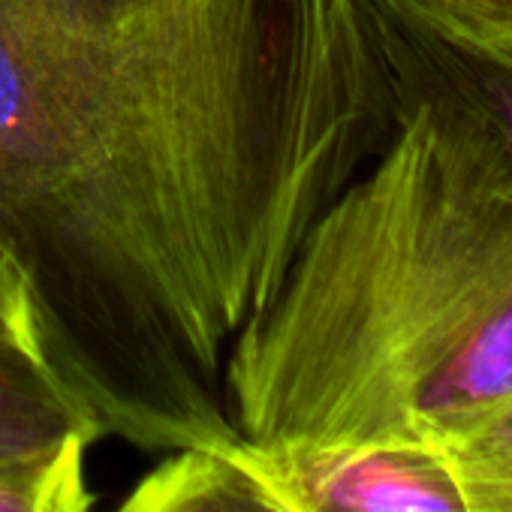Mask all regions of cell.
<instances>
[{
  "mask_svg": "<svg viewBox=\"0 0 512 512\" xmlns=\"http://www.w3.org/2000/svg\"><path fill=\"white\" fill-rule=\"evenodd\" d=\"M395 115L380 0H0V253L100 437L244 446L229 350Z\"/></svg>",
  "mask_w": 512,
  "mask_h": 512,
  "instance_id": "cell-1",
  "label": "cell"
},
{
  "mask_svg": "<svg viewBox=\"0 0 512 512\" xmlns=\"http://www.w3.org/2000/svg\"><path fill=\"white\" fill-rule=\"evenodd\" d=\"M395 91L389 142L229 350V419L256 455L440 446L512 398V157L455 106Z\"/></svg>",
  "mask_w": 512,
  "mask_h": 512,
  "instance_id": "cell-2",
  "label": "cell"
},
{
  "mask_svg": "<svg viewBox=\"0 0 512 512\" xmlns=\"http://www.w3.org/2000/svg\"><path fill=\"white\" fill-rule=\"evenodd\" d=\"M250 464L293 512H470L464 488L434 443L383 440Z\"/></svg>",
  "mask_w": 512,
  "mask_h": 512,
  "instance_id": "cell-3",
  "label": "cell"
},
{
  "mask_svg": "<svg viewBox=\"0 0 512 512\" xmlns=\"http://www.w3.org/2000/svg\"><path fill=\"white\" fill-rule=\"evenodd\" d=\"M395 79L455 106L512 157V52L449 28L425 0H380Z\"/></svg>",
  "mask_w": 512,
  "mask_h": 512,
  "instance_id": "cell-4",
  "label": "cell"
},
{
  "mask_svg": "<svg viewBox=\"0 0 512 512\" xmlns=\"http://www.w3.org/2000/svg\"><path fill=\"white\" fill-rule=\"evenodd\" d=\"M112 512H293L238 449L169 452Z\"/></svg>",
  "mask_w": 512,
  "mask_h": 512,
  "instance_id": "cell-5",
  "label": "cell"
},
{
  "mask_svg": "<svg viewBox=\"0 0 512 512\" xmlns=\"http://www.w3.org/2000/svg\"><path fill=\"white\" fill-rule=\"evenodd\" d=\"M70 440H100L88 413L37 350L0 344V467L43 458Z\"/></svg>",
  "mask_w": 512,
  "mask_h": 512,
  "instance_id": "cell-6",
  "label": "cell"
},
{
  "mask_svg": "<svg viewBox=\"0 0 512 512\" xmlns=\"http://www.w3.org/2000/svg\"><path fill=\"white\" fill-rule=\"evenodd\" d=\"M470 512H512V398L440 443Z\"/></svg>",
  "mask_w": 512,
  "mask_h": 512,
  "instance_id": "cell-7",
  "label": "cell"
},
{
  "mask_svg": "<svg viewBox=\"0 0 512 512\" xmlns=\"http://www.w3.org/2000/svg\"><path fill=\"white\" fill-rule=\"evenodd\" d=\"M88 446V440H70L43 458L0 467V512H91Z\"/></svg>",
  "mask_w": 512,
  "mask_h": 512,
  "instance_id": "cell-8",
  "label": "cell"
},
{
  "mask_svg": "<svg viewBox=\"0 0 512 512\" xmlns=\"http://www.w3.org/2000/svg\"><path fill=\"white\" fill-rule=\"evenodd\" d=\"M458 34L512 52V0H425Z\"/></svg>",
  "mask_w": 512,
  "mask_h": 512,
  "instance_id": "cell-9",
  "label": "cell"
},
{
  "mask_svg": "<svg viewBox=\"0 0 512 512\" xmlns=\"http://www.w3.org/2000/svg\"><path fill=\"white\" fill-rule=\"evenodd\" d=\"M0 344L37 350V332H34L28 290H25L22 278L16 275V269L7 263L4 253H0Z\"/></svg>",
  "mask_w": 512,
  "mask_h": 512,
  "instance_id": "cell-10",
  "label": "cell"
}]
</instances>
